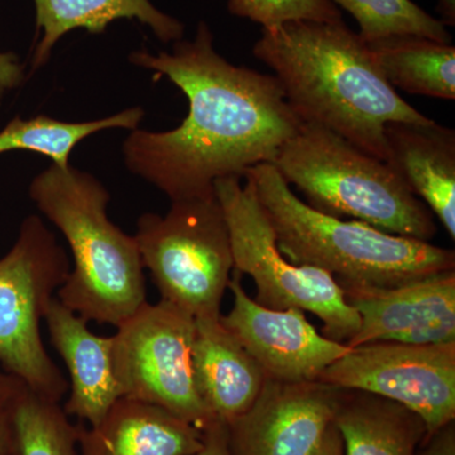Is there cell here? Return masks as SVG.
Wrapping results in <instances>:
<instances>
[{
    "mask_svg": "<svg viewBox=\"0 0 455 455\" xmlns=\"http://www.w3.org/2000/svg\"><path fill=\"white\" fill-rule=\"evenodd\" d=\"M205 22L172 52L136 51L132 64L164 75L188 100L175 130L132 131L123 143L128 170L160 188L171 202L214 196V182L244 178L272 164L302 122L274 75L230 64L212 46Z\"/></svg>",
    "mask_w": 455,
    "mask_h": 455,
    "instance_id": "obj_1",
    "label": "cell"
},
{
    "mask_svg": "<svg viewBox=\"0 0 455 455\" xmlns=\"http://www.w3.org/2000/svg\"><path fill=\"white\" fill-rule=\"evenodd\" d=\"M253 53L274 71L302 123L319 124L386 161L391 122H427L386 82L367 44L343 20H292L263 29Z\"/></svg>",
    "mask_w": 455,
    "mask_h": 455,
    "instance_id": "obj_2",
    "label": "cell"
},
{
    "mask_svg": "<svg viewBox=\"0 0 455 455\" xmlns=\"http://www.w3.org/2000/svg\"><path fill=\"white\" fill-rule=\"evenodd\" d=\"M29 196L62 233L74 257L56 298L86 322L118 326L146 302L134 235L108 218L110 196L92 173L52 164L32 180Z\"/></svg>",
    "mask_w": 455,
    "mask_h": 455,
    "instance_id": "obj_3",
    "label": "cell"
},
{
    "mask_svg": "<svg viewBox=\"0 0 455 455\" xmlns=\"http://www.w3.org/2000/svg\"><path fill=\"white\" fill-rule=\"evenodd\" d=\"M290 262L328 272L339 286L392 287L455 269L454 251L341 220L302 202L272 164L245 172Z\"/></svg>",
    "mask_w": 455,
    "mask_h": 455,
    "instance_id": "obj_4",
    "label": "cell"
},
{
    "mask_svg": "<svg viewBox=\"0 0 455 455\" xmlns=\"http://www.w3.org/2000/svg\"><path fill=\"white\" fill-rule=\"evenodd\" d=\"M272 164L316 211L419 241L438 232L433 212L385 161L322 125L302 123Z\"/></svg>",
    "mask_w": 455,
    "mask_h": 455,
    "instance_id": "obj_5",
    "label": "cell"
},
{
    "mask_svg": "<svg viewBox=\"0 0 455 455\" xmlns=\"http://www.w3.org/2000/svg\"><path fill=\"white\" fill-rule=\"evenodd\" d=\"M245 180L244 185L239 178L214 182L229 230L235 272L252 277L257 290L254 300L262 307L309 311L322 320L324 337L348 343L361 324L357 311L328 272L295 265L283 256L252 182Z\"/></svg>",
    "mask_w": 455,
    "mask_h": 455,
    "instance_id": "obj_6",
    "label": "cell"
},
{
    "mask_svg": "<svg viewBox=\"0 0 455 455\" xmlns=\"http://www.w3.org/2000/svg\"><path fill=\"white\" fill-rule=\"evenodd\" d=\"M134 238L161 300L194 319H220L235 262L217 196L172 202L164 217L143 214Z\"/></svg>",
    "mask_w": 455,
    "mask_h": 455,
    "instance_id": "obj_7",
    "label": "cell"
},
{
    "mask_svg": "<svg viewBox=\"0 0 455 455\" xmlns=\"http://www.w3.org/2000/svg\"><path fill=\"white\" fill-rule=\"evenodd\" d=\"M68 272V254L37 215L23 220L16 243L0 259V367L56 403L68 382L44 349L40 324Z\"/></svg>",
    "mask_w": 455,
    "mask_h": 455,
    "instance_id": "obj_8",
    "label": "cell"
},
{
    "mask_svg": "<svg viewBox=\"0 0 455 455\" xmlns=\"http://www.w3.org/2000/svg\"><path fill=\"white\" fill-rule=\"evenodd\" d=\"M194 337L196 319L187 311L164 300L146 301L113 335L121 398L161 407L202 431L217 421L194 382Z\"/></svg>",
    "mask_w": 455,
    "mask_h": 455,
    "instance_id": "obj_9",
    "label": "cell"
},
{
    "mask_svg": "<svg viewBox=\"0 0 455 455\" xmlns=\"http://www.w3.org/2000/svg\"><path fill=\"white\" fill-rule=\"evenodd\" d=\"M317 381L400 403L423 419L430 438L454 420L455 341L362 344L326 368Z\"/></svg>",
    "mask_w": 455,
    "mask_h": 455,
    "instance_id": "obj_10",
    "label": "cell"
},
{
    "mask_svg": "<svg viewBox=\"0 0 455 455\" xmlns=\"http://www.w3.org/2000/svg\"><path fill=\"white\" fill-rule=\"evenodd\" d=\"M241 274L233 275L228 290L233 307L220 315L221 324L259 363L266 379L278 382H316L326 368L350 347L317 333L305 311L274 310L250 298Z\"/></svg>",
    "mask_w": 455,
    "mask_h": 455,
    "instance_id": "obj_11",
    "label": "cell"
},
{
    "mask_svg": "<svg viewBox=\"0 0 455 455\" xmlns=\"http://www.w3.org/2000/svg\"><path fill=\"white\" fill-rule=\"evenodd\" d=\"M339 388L266 379L243 415L227 425L230 455H311L334 423Z\"/></svg>",
    "mask_w": 455,
    "mask_h": 455,
    "instance_id": "obj_12",
    "label": "cell"
},
{
    "mask_svg": "<svg viewBox=\"0 0 455 455\" xmlns=\"http://www.w3.org/2000/svg\"><path fill=\"white\" fill-rule=\"evenodd\" d=\"M340 289L361 322L347 343L350 348L373 341L418 346L455 341V269L398 286Z\"/></svg>",
    "mask_w": 455,
    "mask_h": 455,
    "instance_id": "obj_13",
    "label": "cell"
},
{
    "mask_svg": "<svg viewBox=\"0 0 455 455\" xmlns=\"http://www.w3.org/2000/svg\"><path fill=\"white\" fill-rule=\"evenodd\" d=\"M44 320L51 343L70 376V396L62 409L66 415L76 416L90 427H97L121 398L114 376L113 335L99 337L90 331L88 322L56 296Z\"/></svg>",
    "mask_w": 455,
    "mask_h": 455,
    "instance_id": "obj_14",
    "label": "cell"
},
{
    "mask_svg": "<svg viewBox=\"0 0 455 455\" xmlns=\"http://www.w3.org/2000/svg\"><path fill=\"white\" fill-rule=\"evenodd\" d=\"M385 163L455 238V131L438 123L391 122Z\"/></svg>",
    "mask_w": 455,
    "mask_h": 455,
    "instance_id": "obj_15",
    "label": "cell"
},
{
    "mask_svg": "<svg viewBox=\"0 0 455 455\" xmlns=\"http://www.w3.org/2000/svg\"><path fill=\"white\" fill-rule=\"evenodd\" d=\"M197 394L215 420L229 424L257 400L266 376L220 319H196L191 350Z\"/></svg>",
    "mask_w": 455,
    "mask_h": 455,
    "instance_id": "obj_16",
    "label": "cell"
},
{
    "mask_svg": "<svg viewBox=\"0 0 455 455\" xmlns=\"http://www.w3.org/2000/svg\"><path fill=\"white\" fill-rule=\"evenodd\" d=\"M80 455H196L203 431L161 407L119 398L97 427H77Z\"/></svg>",
    "mask_w": 455,
    "mask_h": 455,
    "instance_id": "obj_17",
    "label": "cell"
},
{
    "mask_svg": "<svg viewBox=\"0 0 455 455\" xmlns=\"http://www.w3.org/2000/svg\"><path fill=\"white\" fill-rule=\"evenodd\" d=\"M35 4L36 26L42 37L33 53V68L46 64L66 33L83 28L98 35L114 20H140L164 44L184 37V25L158 11L149 0H35Z\"/></svg>",
    "mask_w": 455,
    "mask_h": 455,
    "instance_id": "obj_18",
    "label": "cell"
},
{
    "mask_svg": "<svg viewBox=\"0 0 455 455\" xmlns=\"http://www.w3.org/2000/svg\"><path fill=\"white\" fill-rule=\"evenodd\" d=\"M334 427L344 455H415L427 435L423 419L400 403L340 388Z\"/></svg>",
    "mask_w": 455,
    "mask_h": 455,
    "instance_id": "obj_19",
    "label": "cell"
},
{
    "mask_svg": "<svg viewBox=\"0 0 455 455\" xmlns=\"http://www.w3.org/2000/svg\"><path fill=\"white\" fill-rule=\"evenodd\" d=\"M377 68L394 89L454 100L455 47L420 36L366 42Z\"/></svg>",
    "mask_w": 455,
    "mask_h": 455,
    "instance_id": "obj_20",
    "label": "cell"
},
{
    "mask_svg": "<svg viewBox=\"0 0 455 455\" xmlns=\"http://www.w3.org/2000/svg\"><path fill=\"white\" fill-rule=\"evenodd\" d=\"M145 116L142 108H131L118 114L90 122H62L47 116L12 119L0 131V155L29 151L47 156L57 166H68L75 147L92 134L112 128L134 131Z\"/></svg>",
    "mask_w": 455,
    "mask_h": 455,
    "instance_id": "obj_21",
    "label": "cell"
},
{
    "mask_svg": "<svg viewBox=\"0 0 455 455\" xmlns=\"http://www.w3.org/2000/svg\"><path fill=\"white\" fill-rule=\"evenodd\" d=\"M20 455H79L77 427L60 403L20 386L12 397Z\"/></svg>",
    "mask_w": 455,
    "mask_h": 455,
    "instance_id": "obj_22",
    "label": "cell"
},
{
    "mask_svg": "<svg viewBox=\"0 0 455 455\" xmlns=\"http://www.w3.org/2000/svg\"><path fill=\"white\" fill-rule=\"evenodd\" d=\"M346 9L359 25L358 35L364 42L390 36H420L451 44V33L442 20L431 17L411 0H329Z\"/></svg>",
    "mask_w": 455,
    "mask_h": 455,
    "instance_id": "obj_23",
    "label": "cell"
},
{
    "mask_svg": "<svg viewBox=\"0 0 455 455\" xmlns=\"http://www.w3.org/2000/svg\"><path fill=\"white\" fill-rule=\"evenodd\" d=\"M228 9L236 17L276 28L292 20L333 22L341 20L339 9L329 0H229Z\"/></svg>",
    "mask_w": 455,
    "mask_h": 455,
    "instance_id": "obj_24",
    "label": "cell"
},
{
    "mask_svg": "<svg viewBox=\"0 0 455 455\" xmlns=\"http://www.w3.org/2000/svg\"><path fill=\"white\" fill-rule=\"evenodd\" d=\"M11 403L12 398L0 401V455H20Z\"/></svg>",
    "mask_w": 455,
    "mask_h": 455,
    "instance_id": "obj_25",
    "label": "cell"
},
{
    "mask_svg": "<svg viewBox=\"0 0 455 455\" xmlns=\"http://www.w3.org/2000/svg\"><path fill=\"white\" fill-rule=\"evenodd\" d=\"M196 455H230L226 424L217 420L203 431V448Z\"/></svg>",
    "mask_w": 455,
    "mask_h": 455,
    "instance_id": "obj_26",
    "label": "cell"
},
{
    "mask_svg": "<svg viewBox=\"0 0 455 455\" xmlns=\"http://www.w3.org/2000/svg\"><path fill=\"white\" fill-rule=\"evenodd\" d=\"M23 79V68L13 53L0 52V97L8 90L17 88Z\"/></svg>",
    "mask_w": 455,
    "mask_h": 455,
    "instance_id": "obj_27",
    "label": "cell"
},
{
    "mask_svg": "<svg viewBox=\"0 0 455 455\" xmlns=\"http://www.w3.org/2000/svg\"><path fill=\"white\" fill-rule=\"evenodd\" d=\"M433 442L423 455H455V436L453 423L431 435Z\"/></svg>",
    "mask_w": 455,
    "mask_h": 455,
    "instance_id": "obj_28",
    "label": "cell"
},
{
    "mask_svg": "<svg viewBox=\"0 0 455 455\" xmlns=\"http://www.w3.org/2000/svg\"><path fill=\"white\" fill-rule=\"evenodd\" d=\"M311 455H344L340 435L338 433L337 427H334V423L326 431L322 443L317 445V448Z\"/></svg>",
    "mask_w": 455,
    "mask_h": 455,
    "instance_id": "obj_29",
    "label": "cell"
},
{
    "mask_svg": "<svg viewBox=\"0 0 455 455\" xmlns=\"http://www.w3.org/2000/svg\"><path fill=\"white\" fill-rule=\"evenodd\" d=\"M20 386H22V382L18 381L11 374L0 371V401L13 397Z\"/></svg>",
    "mask_w": 455,
    "mask_h": 455,
    "instance_id": "obj_30",
    "label": "cell"
},
{
    "mask_svg": "<svg viewBox=\"0 0 455 455\" xmlns=\"http://www.w3.org/2000/svg\"><path fill=\"white\" fill-rule=\"evenodd\" d=\"M438 12L442 16V23L444 26L455 23V0H439Z\"/></svg>",
    "mask_w": 455,
    "mask_h": 455,
    "instance_id": "obj_31",
    "label": "cell"
}]
</instances>
